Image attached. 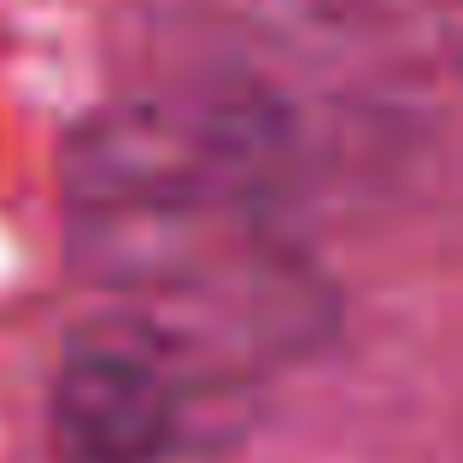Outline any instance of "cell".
<instances>
[{"mask_svg": "<svg viewBox=\"0 0 463 463\" xmlns=\"http://www.w3.org/2000/svg\"><path fill=\"white\" fill-rule=\"evenodd\" d=\"M276 158V129L235 94H124L65 147V235L82 276L217 387L317 340L328 317L282 235Z\"/></svg>", "mask_w": 463, "mask_h": 463, "instance_id": "obj_1", "label": "cell"}, {"mask_svg": "<svg viewBox=\"0 0 463 463\" xmlns=\"http://www.w3.org/2000/svg\"><path fill=\"white\" fill-rule=\"evenodd\" d=\"M212 375L170 335L106 311L65 340L47 387V434L65 463H165L194 440Z\"/></svg>", "mask_w": 463, "mask_h": 463, "instance_id": "obj_2", "label": "cell"}, {"mask_svg": "<svg viewBox=\"0 0 463 463\" xmlns=\"http://www.w3.org/2000/svg\"><path fill=\"white\" fill-rule=\"evenodd\" d=\"M247 6H259L270 24L294 35H358L382 24L399 0H247Z\"/></svg>", "mask_w": 463, "mask_h": 463, "instance_id": "obj_3", "label": "cell"}]
</instances>
